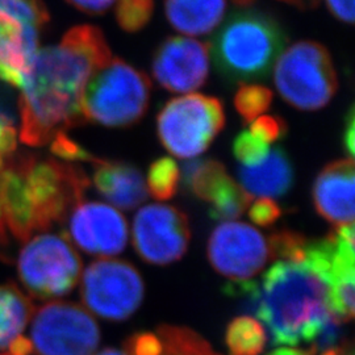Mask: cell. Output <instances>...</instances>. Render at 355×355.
Masks as SVG:
<instances>
[{"label": "cell", "instance_id": "obj_44", "mask_svg": "<svg viewBox=\"0 0 355 355\" xmlns=\"http://www.w3.org/2000/svg\"><path fill=\"white\" fill-rule=\"evenodd\" d=\"M345 355H354L353 354V349L352 347H345Z\"/></svg>", "mask_w": 355, "mask_h": 355}, {"label": "cell", "instance_id": "obj_37", "mask_svg": "<svg viewBox=\"0 0 355 355\" xmlns=\"http://www.w3.org/2000/svg\"><path fill=\"white\" fill-rule=\"evenodd\" d=\"M79 11L89 15H104L116 0H66Z\"/></svg>", "mask_w": 355, "mask_h": 355}, {"label": "cell", "instance_id": "obj_27", "mask_svg": "<svg viewBox=\"0 0 355 355\" xmlns=\"http://www.w3.org/2000/svg\"><path fill=\"white\" fill-rule=\"evenodd\" d=\"M272 103L271 89L259 85H241L234 95V108L245 124L253 123Z\"/></svg>", "mask_w": 355, "mask_h": 355}, {"label": "cell", "instance_id": "obj_16", "mask_svg": "<svg viewBox=\"0 0 355 355\" xmlns=\"http://www.w3.org/2000/svg\"><path fill=\"white\" fill-rule=\"evenodd\" d=\"M94 184L103 198L120 209H133L148 198L145 180L137 167L120 161L96 159Z\"/></svg>", "mask_w": 355, "mask_h": 355}, {"label": "cell", "instance_id": "obj_29", "mask_svg": "<svg viewBox=\"0 0 355 355\" xmlns=\"http://www.w3.org/2000/svg\"><path fill=\"white\" fill-rule=\"evenodd\" d=\"M304 236L292 230H279L268 237L270 258H279V261H288L302 263L304 258L306 245Z\"/></svg>", "mask_w": 355, "mask_h": 355}, {"label": "cell", "instance_id": "obj_41", "mask_svg": "<svg viewBox=\"0 0 355 355\" xmlns=\"http://www.w3.org/2000/svg\"><path fill=\"white\" fill-rule=\"evenodd\" d=\"M95 355H128L125 353H123V352H120V350H117V349H105V350H103L101 353H98V354Z\"/></svg>", "mask_w": 355, "mask_h": 355}, {"label": "cell", "instance_id": "obj_5", "mask_svg": "<svg viewBox=\"0 0 355 355\" xmlns=\"http://www.w3.org/2000/svg\"><path fill=\"white\" fill-rule=\"evenodd\" d=\"M152 83L145 73L114 58L99 69L85 89L80 110L85 121L107 128H128L145 116Z\"/></svg>", "mask_w": 355, "mask_h": 355}, {"label": "cell", "instance_id": "obj_6", "mask_svg": "<svg viewBox=\"0 0 355 355\" xmlns=\"http://www.w3.org/2000/svg\"><path fill=\"white\" fill-rule=\"evenodd\" d=\"M274 83L280 96L300 111L324 108L338 89L329 51L316 41H299L283 51L275 64Z\"/></svg>", "mask_w": 355, "mask_h": 355}, {"label": "cell", "instance_id": "obj_38", "mask_svg": "<svg viewBox=\"0 0 355 355\" xmlns=\"http://www.w3.org/2000/svg\"><path fill=\"white\" fill-rule=\"evenodd\" d=\"M354 132L355 110L354 105H352L349 112L345 116V130H343V146H345V150L350 154V158H353V155H354Z\"/></svg>", "mask_w": 355, "mask_h": 355}, {"label": "cell", "instance_id": "obj_36", "mask_svg": "<svg viewBox=\"0 0 355 355\" xmlns=\"http://www.w3.org/2000/svg\"><path fill=\"white\" fill-rule=\"evenodd\" d=\"M325 3L336 19L354 24V0H325Z\"/></svg>", "mask_w": 355, "mask_h": 355}, {"label": "cell", "instance_id": "obj_13", "mask_svg": "<svg viewBox=\"0 0 355 355\" xmlns=\"http://www.w3.org/2000/svg\"><path fill=\"white\" fill-rule=\"evenodd\" d=\"M152 71L158 85L170 92L200 89L209 74V46L192 38H166L154 53Z\"/></svg>", "mask_w": 355, "mask_h": 355}, {"label": "cell", "instance_id": "obj_18", "mask_svg": "<svg viewBox=\"0 0 355 355\" xmlns=\"http://www.w3.org/2000/svg\"><path fill=\"white\" fill-rule=\"evenodd\" d=\"M227 0H165L167 21L179 33H211L225 15Z\"/></svg>", "mask_w": 355, "mask_h": 355}, {"label": "cell", "instance_id": "obj_7", "mask_svg": "<svg viewBox=\"0 0 355 355\" xmlns=\"http://www.w3.org/2000/svg\"><path fill=\"white\" fill-rule=\"evenodd\" d=\"M225 125L221 101L191 94L166 103L157 116V135L166 150L187 159L205 152Z\"/></svg>", "mask_w": 355, "mask_h": 355}, {"label": "cell", "instance_id": "obj_1", "mask_svg": "<svg viewBox=\"0 0 355 355\" xmlns=\"http://www.w3.org/2000/svg\"><path fill=\"white\" fill-rule=\"evenodd\" d=\"M112 60L102 31L78 26L58 45L36 51L21 83L20 139L31 146L51 144L85 121L80 103L91 76Z\"/></svg>", "mask_w": 355, "mask_h": 355}, {"label": "cell", "instance_id": "obj_9", "mask_svg": "<svg viewBox=\"0 0 355 355\" xmlns=\"http://www.w3.org/2000/svg\"><path fill=\"white\" fill-rule=\"evenodd\" d=\"M31 337L36 355H92L101 330L82 305L51 302L33 312Z\"/></svg>", "mask_w": 355, "mask_h": 355}, {"label": "cell", "instance_id": "obj_23", "mask_svg": "<svg viewBox=\"0 0 355 355\" xmlns=\"http://www.w3.org/2000/svg\"><path fill=\"white\" fill-rule=\"evenodd\" d=\"M51 20L41 0H0V24L16 31L37 29Z\"/></svg>", "mask_w": 355, "mask_h": 355}, {"label": "cell", "instance_id": "obj_11", "mask_svg": "<svg viewBox=\"0 0 355 355\" xmlns=\"http://www.w3.org/2000/svg\"><path fill=\"white\" fill-rule=\"evenodd\" d=\"M191 240L189 218L180 209L167 204L142 207L133 221V245L141 258L165 266L179 261Z\"/></svg>", "mask_w": 355, "mask_h": 355}, {"label": "cell", "instance_id": "obj_22", "mask_svg": "<svg viewBox=\"0 0 355 355\" xmlns=\"http://www.w3.org/2000/svg\"><path fill=\"white\" fill-rule=\"evenodd\" d=\"M266 341L263 325L249 316L232 320L225 331V343L230 355H261Z\"/></svg>", "mask_w": 355, "mask_h": 355}, {"label": "cell", "instance_id": "obj_21", "mask_svg": "<svg viewBox=\"0 0 355 355\" xmlns=\"http://www.w3.org/2000/svg\"><path fill=\"white\" fill-rule=\"evenodd\" d=\"M182 178L199 199L211 203L216 192L228 179L225 166L215 159H193L183 165Z\"/></svg>", "mask_w": 355, "mask_h": 355}, {"label": "cell", "instance_id": "obj_31", "mask_svg": "<svg viewBox=\"0 0 355 355\" xmlns=\"http://www.w3.org/2000/svg\"><path fill=\"white\" fill-rule=\"evenodd\" d=\"M286 133L287 124L280 116H259L250 127V135L266 144L283 139Z\"/></svg>", "mask_w": 355, "mask_h": 355}, {"label": "cell", "instance_id": "obj_34", "mask_svg": "<svg viewBox=\"0 0 355 355\" xmlns=\"http://www.w3.org/2000/svg\"><path fill=\"white\" fill-rule=\"evenodd\" d=\"M282 215L279 205L268 198L258 199L249 209V217L259 227L272 225Z\"/></svg>", "mask_w": 355, "mask_h": 355}, {"label": "cell", "instance_id": "obj_39", "mask_svg": "<svg viewBox=\"0 0 355 355\" xmlns=\"http://www.w3.org/2000/svg\"><path fill=\"white\" fill-rule=\"evenodd\" d=\"M284 3H288L291 6H295L300 10H312L316 8L320 3V0H282Z\"/></svg>", "mask_w": 355, "mask_h": 355}, {"label": "cell", "instance_id": "obj_2", "mask_svg": "<svg viewBox=\"0 0 355 355\" xmlns=\"http://www.w3.org/2000/svg\"><path fill=\"white\" fill-rule=\"evenodd\" d=\"M89 186L76 166L32 155L6 158L0 165V258L11 259L12 242L62 223Z\"/></svg>", "mask_w": 355, "mask_h": 355}, {"label": "cell", "instance_id": "obj_3", "mask_svg": "<svg viewBox=\"0 0 355 355\" xmlns=\"http://www.w3.org/2000/svg\"><path fill=\"white\" fill-rule=\"evenodd\" d=\"M253 311L271 343H313L333 320L328 287L304 263L278 261L263 275Z\"/></svg>", "mask_w": 355, "mask_h": 355}, {"label": "cell", "instance_id": "obj_14", "mask_svg": "<svg viewBox=\"0 0 355 355\" xmlns=\"http://www.w3.org/2000/svg\"><path fill=\"white\" fill-rule=\"evenodd\" d=\"M69 230L70 239L85 253L112 257L127 248V220L108 204H76L69 221Z\"/></svg>", "mask_w": 355, "mask_h": 355}, {"label": "cell", "instance_id": "obj_8", "mask_svg": "<svg viewBox=\"0 0 355 355\" xmlns=\"http://www.w3.org/2000/svg\"><path fill=\"white\" fill-rule=\"evenodd\" d=\"M17 271L33 297H61L74 290L82 261L66 236L45 233L26 242L19 255Z\"/></svg>", "mask_w": 355, "mask_h": 355}, {"label": "cell", "instance_id": "obj_33", "mask_svg": "<svg viewBox=\"0 0 355 355\" xmlns=\"http://www.w3.org/2000/svg\"><path fill=\"white\" fill-rule=\"evenodd\" d=\"M127 352L129 355H162L164 343L161 338L149 331L137 333L132 336L127 343Z\"/></svg>", "mask_w": 355, "mask_h": 355}, {"label": "cell", "instance_id": "obj_19", "mask_svg": "<svg viewBox=\"0 0 355 355\" xmlns=\"http://www.w3.org/2000/svg\"><path fill=\"white\" fill-rule=\"evenodd\" d=\"M37 31V29H36ZM38 35L32 29L16 31L0 24V79L21 87L37 51Z\"/></svg>", "mask_w": 355, "mask_h": 355}, {"label": "cell", "instance_id": "obj_40", "mask_svg": "<svg viewBox=\"0 0 355 355\" xmlns=\"http://www.w3.org/2000/svg\"><path fill=\"white\" fill-rule=\"evenodd\" d=\"M268 355H312L309 350H297V349H290V347H282Z\"/></svg>", "mask_w": 355, "mask_h": 355}, {"label": "cell", "instance_id": "obj_28", "mask_svg": "<svg viewBox=\"0 0 355 355\" xmlns=\"http://www.w3.org/2000/svg\"><path fill=\"white\" fill-rule=\"evenodd\" d=\"M154 12V0H119L116 20L128 33L140 32L149 24Z\"/></svg>", "mask_w": 355, "mask_h": 355}, {"label": "cell", "instance_id": "obj_12", "mask_svg": "<svg viewBox=\"0 0 355 355\" xmlns=\"http://www.w3.org/2000/svg\"><path fill=\"white\" fill-rule=\"evenodd\" d=\"M208 259L216 271L232 280H250L270 259L267 240L245 223H223L208 241Z\"/></svg>", "mask_w": 355, "mask_h": 355}, {"label": "cell", "instance_id": "obj_43", "mask_svg": "<svg viewBox=\"0 0 355 355\" xmlns=\"http://www.w3.org/2000/svg\"><path fill=\"white\" fill-rule=\"evenodd\" d=\"M232 1L240 7H248L254 3V0H232Z\"/></svg>", "mask_w": 355, "mask_h": 355}, {"label": "cell", "instance_id": "obj_26", "mask_svg": "<svg viewBox=\"0 0 355 355\" xmlns=\"http://www.w3.org/2000/svg\"><path fill=\"white\" fill-rule=\"evenodd\" d=\"M180 171L173 158L162 157L154 161L148 171V189L159 202L170 200L177 193Z\"/></svg>", "mask_w": 355, "mask_h": 355}, {"label": "cell", "instance_id": "obj_4", "mask_svg": "<svg viewBox=\"0 0 355 355\" xmlns=\"http://www.w3.org/2000/svg\"><path fill=\"white\" fill-rule=\"evenodd\" d=\"M286 33L270 15H230L209 44L216 70L230 83L266 79L286 45Z\"/></svg>", "mask_w": 355, "mask_h": 355}, {"label": "cell", "instance_id": "obj_15", "mask_svg": "<svg viewBox=\"0 0 355 355\" xmlns=\"http://www.w3.org/2000/svg\"><path fill=\"white\" fill-rule=\"evenodd\" d=\"M354 161L338 159L325 166L313 186L318 215L336 227L354 224Z\"/></svg>", "mask_w": 355, "mask_h": 355}, {"label": "cell", "instance_id": "obj_17", "mask_svg": "<svg viewBox=\"0 0 355 355\" xmlns=\"http://www.w3.org/2000/svg\"><path fill=\"white\" fill-rule=\"evenodd\" d=\"M241 187L252 198H280L291 190L295 171L284 149H272L261 165L239 168Z\"/></svg>", "mask_w": 355, "mask_h": 355}, {"label": "cell", "instance_id": "obj_32", "mask_svg": "<svg viewBox=\"0 0 355 355\" xmlns=\"http://www.w3.org/2000/svg\"><path fill=\"white\" fill-rule=\"evenodd\" d=\"M51 149L55 155L66 161H89L94 164L98 159L87 150H85L79 144H76V141L66 136V133H60L51 141Z\"/></svg>", "mask_w": 355, "mask_h": 355}, {"label": "cell", "instance_id": "obj_42", "mask_svg": "<svg viewBox=\"0 0 355 355\" xmlns=\"http://www.w3.org/2000/svg\"><path fill=\"white\" fill-rule=\"evenodd\" d=\"M322 355H345V349H330Z\"/></svg>", "mask_w": 355, "mask_h": 355}, {"label": "cell", "instance_id": "obj_10", "mask_svg": "<svg viewBox=\"0 0 355 355\" xmlns=\"http://www.w3.org/2000/svg\"><path fill=\"white\" fill-rule=\"evenodd\" d=\"M145 286L140 272L129 262L103 258L85 271L82 300L96 316L110 321L130 318L144 300Z\"/></svg>", "mask_w": 355, "mask_h": 355}, {"label": "cell", "instance_id": "obj_35", "mask_svg": "<svg viewBox=\"0 0 355 355\" xmlns=\"http://www.w3.org/2000/svg\"><path fill=\"white\" fill-rule=\"evenodd\" d=\"M16 149V133L6 119H0V165Z\"/></svg>", "mask_w": 355, "mask_h": 355}, {"label": "cell", "instance_id": "obj_25", "mask_svg": "<svg viewBox=\"0 0 355 355\" xmlns=\"http://www.w3.org/2000/svg\"><path fill=\"white\" fill-rule=\"evenodd\" d=\"M158 337L164 343L162 355H220L200 336L186 328L164 325L158 329Z\"/></svg>", "mask_w": 355, "mask_h": 355}, {"label": "cell", "instance_id": "obj_20", "mask_svg": "<svg viewBox=\"0 0 355 355\" xmlns=\"http://www.w3.org/2000/svg\"><path fill=\"white\" fill-rule=\"evenodd\" d=\"M35 312L31 297L12 283L0 286V349L10 347Z\"/></svg>", "mask_w": 355, "mask_h": 355}, {"label": "cell", "instance_id": "obj_24", "mask_svg": "<svg viewBox=\"0 0 355 355\" xmlns=\"http://www.w3.org/2000/svg\"><path fill=\"white\" fill-rule=\"evenodd\" d=\"M252 200L253 198L229 177L216 192L211 202L212 207L209 209V216L217 221L229 223L242 216Z\"/></svg>", "mask_w": 355, "mask_h": 355}, {"label": "cell", "instance_id": "obj_30", "mask_svg": "<svg viewBox=\"0 0 355 355\" xmlns=\"http://www.w3.org/2000/svg\"><path fill=\"white\" fill-rule=\"evenodd\" d=\"M233 154L245 167L261 165L270 154L268 144L255 139L250 132H241L233 141Z\"/></svg>", "mask_w": 355, "mask_h": 355}]
</instances>
